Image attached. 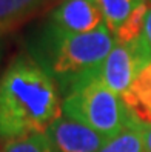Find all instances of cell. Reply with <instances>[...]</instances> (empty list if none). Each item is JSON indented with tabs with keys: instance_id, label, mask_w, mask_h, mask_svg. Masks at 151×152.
<instances>
[{
	"instance_id": "cell-1",
	"label": "cell",
	"mask_w": 151,
	"mask_h": 152,
	"mask_svg": "<svg viewBox=\"0 0 151 152\" xmlns=\"http://www.w3.org/2000/svg\"><path fill=\"white\" fill-rule=\"evenodd\" d=\"M62 115L60 91L28 54H19L0 75V138L45 132Z\"/></svg>"
},
{
	"instance_id": "cell-2",
	"label": "cell",
	"mask_w": 151,
	"mask_h": 152,
	"mask_svg": "<svg viewBox=\"0 0 151 152\" xmlns=\"http://www.w3.org/2000/svg\"><path fill=\"white\" fill-rule=\"evenodd\" d=\"M116 45L106 25L83 34H65L43 23L28 43V56L54 78L65 95L85 74L97 69Z\"/></svg>"
},
{
	"instance_id": "cell-3",
	"label": "cell",
	"mask_w": 151,
	"mask_h": 152,
	"mask_svg": "<svg viewBox=\"0 0 151 152\" xmlns=\"http://www.w3.org/2000/svg\"><path fill=\"white\" fill-rule=\"evenodd\" d=\"M99 68L85 74L68 89L62 100V114L86 124L110 140L134 115L128 111L122 97L102 82Z\"/></svg>"
},
{
	"instance_id": "cell-4",
	"label": "cell",
	"mask_w": 151,
	"mask_h": 152,
	"mask_svg": "<svg viewBox=\"0 0 151 152\" xmlns=\"http://www.w3.org/2000/svg\"><path fill=\"white\" fill-rule=\"evenodd\" d=\"M148 61H151L142 46L140 40L133 43H117L103 60L99 68V75L102 82L114 94L122 97L125 94L139 71Z\"/></svg>"
},
{
	"instance_id": "cell-5",
	"label": "cell",
	"mask_w": 151,
	"mask_h": 152,
	"mask_svg": "<svg viewBox=\"0 0 151 152\" xmlns=\"http://www.w3.org/2000/svg\"><path fill=\"white\" fill-rule=\"evenodd\" d=\"M49 28L65 34H83L105 25L97 0H62L45 22Z\"/></svg>"
},
{
	"instance_id": "cell-6",
	"label": "cell",
	"mask_w": 151,
	"mask_h": 152,
	"mask_svg": "<svg viewBox=\"0 0 151 152\" xmlns=\"http://www.w3.org/2000/svg\"><path fill=\"white\" fill-rule=\"evenodd\" d=\"M56 152H97L108 138L62 114L45 131Z\"/></svg>"
},
{
	"instance_id": "cell-7",
	"label": "cell",
	"mask_w": 151,
	"mask_h": 152,
	"mask_svg": "<svg viewBox=\"0 0 151 152\" xmlns=\"http://www.w3.org/2000/svg\"><path fill=\"white\" fill-rule=\"evenodd\" d=\"M122 100L139 121L151 124V61L139 71Z\"/></svg>"
},
{
	"instance_id": "cell-8",
	"label": "cell",
	"mask_w": 151,
	"mask_h": 152,
	"mask_svg": "<svg viewBox=\"0 0 151 152\" xmlns=\"http://www.w3.org/2000/svg\"><path fill=\"white\" fill-rule=\"evenodd\" d=\"M45 0H0V35L29 17Z\"/></svg>"
},
{
	"instance_id": "cell-9",
	"label": "cell",
	"mask_w": 151,
	"mask_h": 152,
	"mask_svg": "<svg viewBox=\"0 0 151 152\" xmlns=\"http://www.w3.org/2000/svg\"><path fill=\"white\" fill-rule=\"evenodd\" d=\"M97 152H145L140 121L133 117L117 135L110 138Z\"/></svg>"
},
{
	"instance_id": "cell-10",
	"label": "cell",
	"mask_w": 151,
	"mask_h": 152,
	"mask_svg": "<svg viewBox=\"0 0 151 152\" xmlns=\"http://www.w3.org/2000/svg\"><path fill=\"white\" fill-rule=\"evenodd\" d=\"M103 14V22L113 35L123 25L131 12L136 10L140 0H97Z\"/></svg>"
},
{
	"instance_id": "cell-11",
	"label": "cell",
	"mask_w": 151,
	"mask_h": 152,
	"mask_svg": "<svg viewBox=\"0 0 151 152\" xmlns=\"http://www.w3.org/2000/svg\"><path fill=\"white\" fill-rule=\"evenodd\" d=\"M147 11H148V2L147 0H140V3L131 12V15L114 32V39H116L117 43H133L140 39L142 31H144V25H145Z\"/></svg>"
},
{
	"instance_id": "cell-12",
	"label": "cell",
	"mask_w": 151,
	"mask_h": 152,
	"mask_svg": "<svg viewBox=\"0 0 151 152\" xmlns=\"http://www.w3.org/2000/svg\"><path fill=\"white\" fill-rule=\"evenodd\" d=\"M2 152H56L45 132L29 134L25 137L5 141Z\"/></svg>"
},
{
	"instance_id": "cell-13",
	"label": "cell",
	"mask_w": 151,
	"mask_h": 152,
	"mask_svg": "<svg viewBox=\"0 0 151 152\" xmlns=\"http://www.w3.org/2000/svg\"><path fill=\"white\" fill-rule=\"evenodd\" d=\"M147 2H148V11H147V17H145L144 31H142V35L139 40L142 43V46H144L148 58L151 60V0H147Z\"/></svg>"
},
{
	"instance_id": "cell-14",
	"label": "cell",
	"mask_w": 151,
	"mask_h": 152,
	"mask_svg": "<svg viewBox=\"0 0 151 152\" xmlns=\"http://www.w3.org/2000/svg\"><path fill=\"white\" fill-rule=\"evenodd\" d=\"M140 131H142V140H144L145 152H151V124L140 121Z\"/></svg>"
},
{
	"instance_id": "cell-15",
	"label": "cell",
	"mask_w": 151,
	"mask_h": 152,
	"mask_svg": "<svg viewBox=\"0 0 151 152\" xmlns=\"http://www.w3.org/2000/svg\"><path fill=\"white\" fill-rule=\"evenodd\" d=\"M0 58H2V45H0Z\"/></svg>"
},
{
	"instance_id": "cell-16",
	"label": "cell",
	"mask_w": 151,
	"mask_h": 152,
	"mask_svg": "<svg viewBox=\"0 0 151 152\" xmlns=\"http://www.w3.org/2000/svg\"><path fill=\"white\" fill-rule=\"evenodd\" d=\"M0 152H2V149H0Z\"/></svg>"
}]
</instances>
